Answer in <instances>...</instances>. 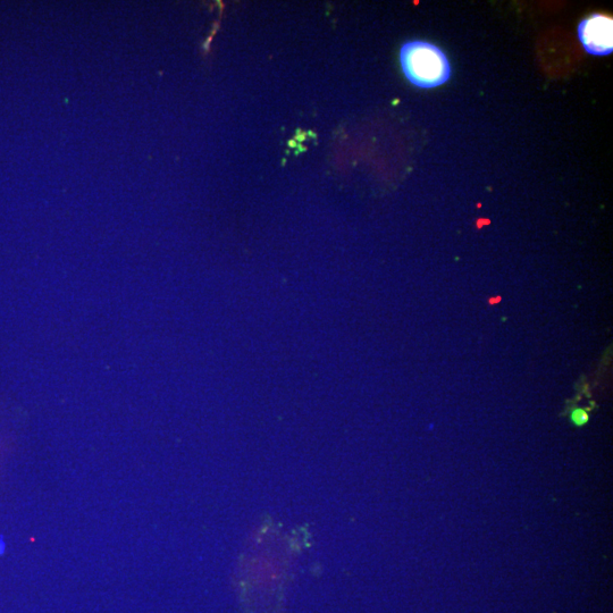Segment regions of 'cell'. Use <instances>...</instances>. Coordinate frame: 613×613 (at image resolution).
<instances>
[{
  "label": "cell",
  "mask_w": 613,
  "mask_h": 613,
  "mask_svg": "<svg viewBox=\"0 0 613 613\" xmlns=\"http://www.w3.org/2000/svg\"><path fill=\"white\" fill-rule=\"evenodd\" d=\"M578 39L593 56H609L613 52V20L608 15L595 13L578 25Z\"/></svg>",
  "instance_id": "cell-2"
},
{
  "label": "cell",
  "mask_w": 613,
  "mask_h": 613,
  "mask_svg": "<svg viewBox=\"0 0 613 613\" xmlns=\"http://www.w3.org/2000/svg\"><path fill=\"white\" fill-rule=\"evenodd\" d=\"M403 74L415 87L438 88L445 85L452 74V67L443 50L428 41H408L400 49Z\"/></svg>",
  "instance_id": "cell-1"
},
{
  "label": "cell",
  "mask_w": 613,
  "mask_h": 613,
  "mask_svg": "<svg viewBox=\"0 0 613 613\" xmlns=\"http://www.w3.org/2000/svg\"><path fill=\"white\" fill-rule=\"evenodd\" d=\"M571 422L576 426H584L589 422V414L584 409H575L571 414Z\"/></svg>",
  "instance_id": "cell-3"
}]
</instances>
